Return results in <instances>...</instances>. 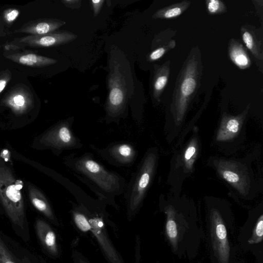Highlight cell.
<instances>
[{
	"instance_id": "1",
	"label": "cell",
	"mask_w": 263,
	"mask_h": 263,
	"mask_svg": "<svg viewBox=\"0 0 263 263\" xmlns=\"http://www.w3.org/2000/svg\"><path fill=\"white\" fill-rule=\"evenodd\" d=\"M64 163L100 200L118 208L115 197L125 191L126 180L123 177L107 169L90 153H85L81 156L71 154L64 158Z\"/></svg>"
},
{
	"instance_id": "2",
	"label": "cell",
	"mask_w": 263,
	"mask_h": 263,
	"mask_svg": "<svg viewBox=\"0 0 263 263\" xmlns=\"http://www.w3.org/2000/svg\"><path fill=\"white\" fill-rule=\"evenodd\" d=\"M202 72L201 53L198 46L192 48L177 76L173 106L178 119L184 115L200 85Z\"/></svg>"
},
{
	"instance_id": "3",
	"label": "cell",
	"mask_w": 263,
	"mask_h": 263,
	"mask_svg": "<svg viewBox=\"0 0 263 263\" xmlns=\"http://www.w3.org/2000/svg\"><path fill=\"white\" fill-rule=\"evenodd\" d=\"M0 199L15 233L24 241L28 242L30 230L22 194L10 170L1 164Z\"/></svg>"
},
{
	"instance_id": "4",
	"label": "cell",
	"mask_w": 263,
	"mask_h": 263,
	"mask_svg": "<svg viewBox=\"0 0 263 263\" xmlns=\"http://www.w3.org/2000/svg\"><path fill=\"white\" fill-rule=\"evenodd\" d=\"M155 162L154 154L147 153L131 176L124 195L129 218L136 214L142 204L153 174Z\"/></svg>"
},
{
	"instance_id": "5",
	"label": "cell",
	"mask_w": 263,
	"mask_h": 263,
	"mask_svg": "<svg viewBox=\"0 0 263 263\" xmlns=\"http://www.w3.org/2000/svg\"><path fill=\"white\" fill-rule=\"evenodd\" d=\"M73 120V118H69L52 128L45 136L47 145L60 153L82 148L83 144L72 128Z\"/></svg>"
},
{
	"instance_id": "6",
	"label": "cell",
	"mask_w": 263,
	"mask_h": 263,
	"mask_svg": "<svg viewBox=\"0 0 263 263\" xmlns=\"http://www.w3.org/2000/svg\"><path fill=\"white\" fill-rule=\"evenodd\" d=\"M109 93L106 102V121L118 122L125 108L126 90L123 79L115 69L108 80Z\"/></svg>"
},
{
	"instance_id": "7",
	"label": "cell",
	"mask_w": 263,
	"mask_h": 263,
	"mask_svg": "<svg viewBox=\"0 0 263 263\" xmlns=\"http://www.w3.org/2000/svg\"><path fill=\"white\" fill-rule=\"evenodd\" d=\"M0 263H44L33 252L0 230Z\"/></svg>"
},
{
	"instance_id": "8",
	"label": "cell",
	"mask_w": 263,
	"mask_h": 263,
	"mask_svg": "<svg viewBox=\"0 0 263 263\" xmlns=\"http://www.w3.org/2000/svg\"><path fill=\"white\" fill-rule=\"evenodd\" d=\"M95 152L108 163L117 167H130L137 156L135 147L129 142L112 143L102 148L94 147Z\"/></svg>"
},
{
	"instance_id": "9",
	"label": "cell",
	"mask_w": 263,
	"mask_h": 263,
	"mask_svg": "<svg viewBox=\"0 0 263 263\" xmlns=\"http://www.w3.org/2000/svg\"><path fill=\"white\" fill-rule=\"evenodd\" d=\"M210 230L213 249L217 259L219 263H229L230 248L227 229L217 213L212 214Z\"/></svg>"
},
{
	"instance_id": "10",
	"label": "cell",
	"mask_w": 263,
	"mask_h": 263,
	"mask_svg": "<svg viewBox=\"0 0 263 263\" xmlns=\"http://www.w3.org/2000/svg\"><path fill=\"white\" fill-rule=\"evenodd\" d=\"M240 35L244 46L253 58L258 70L263 72V30L250 24L240 28Z\"/></svg>"
},
{
	"instance_id": "11",
	"label": "cell",
	"mask_w": 263,
	"mask_h": 263,
	"mask_svg": "<svg viewBox=\"0 0 263 263\" xmlns=\"http://www.w3.org/2000/svg\"><path fill=\"white\" fill-rule=\"evenodd\" d=\"M77 35L67 31H59L41 35H29L20 39L17 42L28 46L49 47L70 42Z\"/></svg>"
},
{
	"instance_id": "12",
	"label": "cell",
	"mask_w": 263,
	"mask_h": 263,
	"mask_svg": "<svg viewBox=\"0 0 263 263\" xmlns=\"http://www.w3.org/2000/svg\"><path fill=\"white\" fill-rule=\"evenodd\" d=\"M88 218L91 226L90 231L97 238L109 262L123 263L109 241L102 218L93 216L90 218L88 217Z\"/></svg>"
},
{
	"instance_id": "13",
	"label": "cell",
	"mask_w": 263,
	"mask_h": 263,
	"mask_svg": "<svg viewBox=\"0 0 263 263\" xmlns=\"http://www.w3.org/2000/svg\"><path fill=\"white\" fill-rule=\"evenodd\" d=\"M35 230L37 238L44 250L50 255L59 254L55 234L50 226L44 220L37 219Z\"/></svg>"
},
{
	"instance_id": "14",
	"label": "cell",
	"mask_w": 263,
	"mask_h": 263,
	"mask_svg": "<svg viewBox=\"0 0 263 263\" xmlns=\"http://www.w3.org/2000/svg\"><path fill=\"white\" fill-rule=\"evenodd\" d=\"M155 66L152 82V96L153 100L159 103L169 80L171 61L167 60L161 65Z\"/></svg>"
},
{
	"instance_id": "15",
	"label": "cell",
	"mask_w": 263,
	"mask_h": 263,
	"mask_svg": "<svg viewBox=\"0 0 263 263\" xmlns=\"http://www.w3.org/2000/svg\"><path fill=\"white\" fill-rule=\"evenodd\" d=\"M228 55L233 64L241 70L249 68L252 65L248 50L240 41L232 38L228 46Z\"/></svg>"
},
{
	"instance_id": "16",
	"label": "cell",
	"mask_w": 263,
	"mask_h": 263,
	"mask_svg": "<svg viewBox=\"0 0 263 263\" xmlns=\"http://www.w3.org/2000/svg\"><path fill=\"white\" fill-rule=\"evenodd\" d=\"M65 24V22L61 20H43L26 25L16 31L41 35L53 32Z\"/></svg>"
},
{
	"instance_id": "17",
	"label": "cell",
	"mask_w": 263,
	"mask_h": 263,
	"mask_svg": "<svg viewBox=\"0 0 263 263\" xmlns=\"http://www.w3.org/2000/svg\"><path fill=\"white\" fill-rule=\"evenodd\" d=\"M8 58L19 64L33 67L45 66L54 64L57 60L37 55L34 53H26L18 55H9Z\"/></svg>"
},
{
	"instance_id": "18",
	"label": "cell",
	"mask_w": 263,
	"mask_h": 263,
	"mask_svg": "<svg viewBox=\"0 0 263 263\" xmlns=\"http://www.w3.org/2000/svg\"><path fill=\"white\" fill-rule=\"evenodd\" d=\"M191 4L188 0L173 4L156 11L152 17L155 19H170L178 17L189 8Z\"/></svg>"
},
{
	"instance_id": "19",
	"label": "cell",
	"mask_w": 263,
	"mask_h": 263,
	"mask_svg": "<svg viewBox=\"0 0 263 263\" xmlns=\"http://www.w3.org/2000/svg\"><path fill=\"white\" fill-rule=\"evenodd\" d=\"M30 197L33 206L55 224L58 221L52 210L45 197L38 191L31 189Z\"/></svg>"
},
{
	"instance_id": "20",
	"label": "cell",
	"mask_w": 263,
	"mask_h": 263,
	"mask_svg": "<svg viewBox=\"0 0 263 263\" xmlns=\"http://www.w3.org/2000/svg\"><path fill=\"white\" fill-rule=\"evenodd\" d=\"M167 219L165 231L167 238L175 250L178 247V233L176 223L174 219V214L169 211L167 213Z\"/></svg>"
},
{
	"instance_id": "21",
	"label": "cell",
	"mask_w": 263,
	"mask_h": 263,
	"mask_svg": "<svg viewBox=\"0 0 263 263\" xmlns=\"http://www.w3.org/2000/svg\"><path fill=\"white\" fill-rule=\"evenodd\" d=\"M72 215L75 224L81 231L86 232L90 230L88 217L80 207L76 205L72 211Z\"/></svg>"
},
{
	"instance_id": "22",
	"label": "cell",
	"mask_w": 263,
	"mask_h": 263,
	"mask_svg": "<svg viewBox=\"0 0 263 263\" xmlns=\"http://www.w3.org/2000/svg\"><path fill=\"white\" fill-rule=\"evenodd\" d=\"M205 4L207 11L211 15L220 14L227 11L224 3L220 0H206Z\"/></svg>"
},
{
	"instance_id": "23",
	"label": "cell",
	"mask_w": 263,
	"mask_h": 263,
	"mask_svg": "<svg viewBox=\"0 0 263 263\" xmlns=\"http://www.w3.org/2000/svg\"><path fill=\"white\" fill-rule=\"evenodd\" d=\"M26 102L25 96L20 92L13 93L8 100L9 105L16 110H21L24 108Z\"/></svg>"
},
{
	"instance_id": "24",
	"label": "cell",
	"mask_w": 263,
	"mask_h": 263,
	"mask_svg": "<svg viewBox=\"0 0 263 263\" xmlns=\"http://www.w3.org/2000/svg\"><path fill=\"white\" fill-rule=\"evenodd\" d=\"M263 237V215L259 217L254 228L252 235L248 242L249 244L258 243L262 241Z\"/></svg>"
},
{
	"instance_id": "25",
	"label": "cell",
	"mask_w": 263,
	"mask_h": 263,
	"mask_svg": "<svg viewBox=\"0 0 263 263\" xmlns=\"http://www.w3.org/2000/svg\"><path fill=\"white\" fill-rule=\"evenodd\" d=\"M172 49L171 47L156 48L149 53L148 60L151 62L157 61Z\"/></svg>"
},
{
	"instance_id": "26",
	"label": "cell",
	"mask_w": 263,
	"mask_h": 263,
	"mask_svg": "<svg viewBox=\"0 0 263 263\" xmlns=\"http://www.w3.org/2000/svg\"><path fill=\"white\" fill-rule=\"evenodd\" d=\"M226 127L228 131L232 133L237 132L239 128V122L237 118L228 117L225 118Z\"/></svg>"
},
{
	"instance_id": "27",
	"label": "cell",
	"mask_w": 263,
	"mask_h": 263,
	"mask_svg": "<svg viewBox=\"0 0 263 263\" xmlns=\"http://www.w3.org/2000/svg\"><path fill=\"white\" fill-rule=\"evenodd\" d=\"M20 11L16 9L7 10L4 13V18L8 23H11L16 19Z\"/></svg>"
},
{
	"instance_id": "28",
	"label": "cell",
	"mask_w": 263,
	"mask_h": 263,
	"mask_svg": "<svg viewBox=\"0 0 263 263\" xmlns=\"http://www.w3.org/2000/svg\"><path fill=\"white\" fill-rule=\"evenodd\" d=\"M222 175L224 179L230 183H236L239 180L238 175L231 171H226Z\"/></svg>"
},
{
	"instance_id": "29",
	"label": "cell",
	"mask_w": 263,
	"mask_h": 263,
	"mask_svg": "<svg viewBox=\"0 0 263 263\" xmlns=\"http://www.w3.org/2000/svg\"><path fill=\"white\" fill-rule=\"evenodd\" d=\"M104 2V1L103 0L91 1L92 7L95 16L97 15L100 13Z\"/></svg>"
},
{
	"instance_id": "30",
	"label": "cell",
	"mask_w": 263,
	"mask_h": 263,
	"mask_svg": "<svg viewBox=\"0 0 263 263\" xmlns=\"http://www.w3.org/2000/svg\"><path fill=\"white\" fill-rule=\"evenodd\" d=\"M256 9L257 13H258V15L259 16L261 21H262V3L263 1H252Z\"/></svg>"
},
{
	"instance_id": "31",
	"label": "cell",
	"mask_w": 263,
	"mask_h": 263,
	"mask_svg": "<svg viewBox=\"0 0 263 263\" xmlns=\"http://www.w3.org/2000/svg\"><path fill=\"white\" fill-rule=\"evenodd\" d=\"M73 259L75 263H89L88 261L77 252L73 254Z\"/></svg>"
},
{
	"instance_id": "32",
	"label": "cell",
	"mask_w": 263,
	"mask_h": 263,
	"mask_svg": "<svg viewBox=\"0 0 263 263\" xmlns=\"http://www.w3.org/2000/svg\"><path fill=\"white\" fill-rule=\"evenodd\" d=\"M196 149L194 146H191L186 149L184 157L186 160H189L193 156L195 152Z\"/></svg>"
},
{
	"instance_id": "33",
	"label": "cell",
	"mask_w": 263,
	"mask_h": 263,
	"mask_svg": "<svg viewBox=\"0 0 263 263\" xmlns=\"http://www.w3.org/2000/svg\"><path fill=\"white\" fill-rule=\"evenodd\" d=\"M8 79L4 78H3L0 79V93L6 87L8 83Z\"/></svg>"
},
{
	"instance_id": "34",
	"label": "cell",
	"mask_w": 263,
	"mask_h": 263,
	"mask_svg": "<svg viewBox=\"0 0 263 263\" xmlns=\"http://www.w3.org/2000/svg\"><path fill=\"white\" fill-rule=\"evenodd\" d=\"M63 2L64 3L66 4H73V3L75 4V3L80 2V1H74V0H72V1H63Z\"/></svg>"
}]
</instances>
